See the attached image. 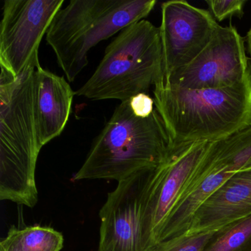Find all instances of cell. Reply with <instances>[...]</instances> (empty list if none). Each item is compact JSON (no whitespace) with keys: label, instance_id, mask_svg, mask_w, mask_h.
I'll return each mask as SVG.
<instances>
[{"label":"cell","instance_id":"obj_14","mask_svg":"<svg viewBox=\"0 0 251 251\" xmlns=\"http://www.w3.org/2000/svg\"><path fill=\"white\" fill-rule=\"evenodd\" d=\"M64 241L61 233L52 227L11 226L6 237L0 242V251H61Z\"/></svg>","mask_w":251,"mask_h":251},{"label":"cell","instance_id":"obj_16","mask_svg":"<svg viewBox=\"0 0 251 251\" xmlns=\"http://www.w3.org/2000/svg\"><path fill=\"white\" fill-rule=\"evenodd\" d=\"M220 228L193 234H183L164 241L158 244L154 251H203Z\"/></svg>","mask_w":251,"mask_h":251},{"label":"cell","instance_id":"obj_7","mask_svg":"<svg viewBox=\"0 0 251 251\" xmlns=\"http://www.w3.org/2000/svg\"><path fill=\"white\" fill-rule=\"evenodd\" d=\"M64 0H5L0 28L1 68L18 77L39 67V48Z\"/></svg>","mask_w":251,"mask_h":251},{"label":"cell","instance_id":"obj_13","mask_svg":"<svg viewBox=\"0 0 251 251\" xmlns=\"http://www.w3.org/2000/svg\"><path fill=\"white\" fill-rule=\"evenodd\" d=\"M35 113L38 140L41 148L58 137L65 128L72 112L76 92L64 77L45 70L36 69Z\"/></svg>","mask_w":251,"mask_h":251},{"label":"cell","instance_id":"obj_19","mask_svg":"<svg viewBox=\"0 0 251 251\" xmlns=\"http://www.w3.org/2000/svg\"><path fill=\"white\" fill-rule=\"evenodd\" d=\"M245 42H246L247 44V50H248V53L251 56V27L249 31L247 33Z\"/></svg>","mask_w":251,"mask_h":251},{"label":"cell","instance_id":"obj_15","mask_svg":"<svg viewBox=\"0 0 251 251\" xmlns=\"http://www.w3.org/2000/svg\"><path fill=\"white\" fill-rule=\"evenodd\" d=\"M203 251H251V215L221 227Z\"/></svg>","mask_w":251,"mask_h":251},{"label":"cell","instance_id":"obj_6","mask_svg":"<svg viewBox=\"0 0 251 251\" xmlns=\"http://www.w3.org/2000/svg\"><path fill=\"white\" fill-rule=\"evenodd\" d=\"M159 167V166H158ZM158 167L141 170L118 182L100 211L98 251H154L148 207Z\"/></svg>","mask_w":251,"mask_h":251},{"label":"cell","instance_id":"obj_1","mask_svg":"<svg viewBox=\"0 0 251 251\" xmlns=\"http://www.w3.org/2000/svg\"><path fill=\"white\" fill-rule=\"evenodd\" d=\"M153 94L172 150L226 139L251 127V73L242 83L221 89H178L162 81Z\"/></svg>","mask_w":251,"mask_h":251},{"label":"cell","instance_id":"obj_3","mask_svg":"<svg viewBox=\"0 0 251 251\" xmlns=\"http://www.w3.org/2000/svg\"><path fill=\"white\" fill-rule=\"evenodd\" d=\"M172 151L170 136L156 108L149 117H136L130 100L124 101L94 141L73 179L120 182L141 170L161 165Z\"/></svg>","mask_w":251,"mask_h":251},{"label":"cell","instance_id":"obj_10","mask_svg":"<svg viewBox=\"0 0 251 251\" xmlns=\"http://www.w3.org/2000/svg\"><path fill=\"white\" fill-rule=\"evenodd\" d=\"M211 142H200L172 151L157 169L148 207V220L156 245L169 214L186 190Z\"/></svg>","mask_w":251,"mask_h":251},{"label":"cell","instance_id":"obj_18","mask_svg":"<svg viewBox=\"0 0 251 251\" xmlns=\"http://www.w3.org/2000/svg\"><path fill=\"white\" fill-rule=\"evenodd\" d=\"M130 105L133 114L139 117H149L153 112L155 102L147 93H141L130 100Z\"/></svg>","mask_w":251,"mask_h":251},{"label":"cell","instance_id":"obj_4","mask_svg":"<svg viewBox=\"0 0 251 251\" xmlns=\"http://www.w3.org/2000/svg\"><path fill=\"white\" fill-rule=\"evenodd\" d=\"M155 4V0H73L59 10L46 41L68 81H74L87 66L92 48L143 20Z\"/></svg>","mask_w":251,"mask_h":251},{"label":"cell","instance_id":"obj_11","mask_svg":"<svg viewBox=\"0 0 251 251\" xmlns=\"http://www.w3.org/2000/svg\"><path fill=\"white\" fill-rule=\"evenodd\" d=\"M237 170L222 154V139L211 142L186 190L167 217L158 243L184 234L195 211Z\"/></svg>","mask_w":251,"mask_h":251},{"label":"cell","instance_id":"obj_5","mask_svg":"<svg viewBox=\"0 0 251 251\" xmlns=\"http://www.w3.org/2000/svg\"><path fill=\"white\" fill-rule=\"evenodd\" d=\"M162 81L160 28L143 20L123 29L107 47L95 73L76 95L124 102Z\"/></svg>","mask_w":251,"mask_h":251},{"label":"cell","instance_id":"obj_17","mask_svg":"<svg viewBox=\"0 0 251 251\" xmlns=\"http://www.w3.org/2000/svg\"><path fill=\"white\" fill-rule=\"evenodd\" d=\"M213 17L222 22L232 17L242 18L246 0H209L206 1Z\"/></svg>","mask_w":251,"mask_h":251},{"label":"cell","instance_id":"obj_8","mask_svg":"<svg viewBox=\"0 0 251 251\" xmlns=\"http://www.w3.org/2000/svg\"><path fill=\"white\" fill-rule=\"evenodd\" d=\"M245 40L236 27L219 25L205 49L164 84L183 89H221L243 82L251 73Z\"/></svg>","mask_w":251,"mask_h":251},{"label":"cell","instance_id":"obj_9","mask_svg":"<svg viewBox=\"0 0 251 251\" xmlns=\"http://www.w3.org/2000/svg\"><path fill=\"white\" fill-rule=\"evenodd\" d=\"M218 27L207 10L181 0L164 2L159 27L164 81L192 62L209 43Z\"/></svg>","mask_w":251,"mask_h":251},{"label":"cell","instance_id":"obj_2","mask_svg":"<svg viewBox=\"0 0 251 251\" xmlns=\"http://www.w3.org/2000/svg\"><path fill=\"white\" fill-rule=\"evenodd\" d=\"M18 77L0 75V200L33 208L39 200L36 182L38 140L35 113L36 69Z\"/></svg>","mask_w":251,"mask_h":251},{"label":"cell","instance_id":"obj_12","mask_svg":"<svg viewBox=\"0 0 251 251\" xmlns=\"http://www.w3.org/2000/svg\"><path fill=\"white\" fill-rule=\"evenodd\" d=\"M251 215V168L238 172L198 208L184 234L224 227Z\"/></svg>","mask_w":251,"mask_h":251}]
</instances>
